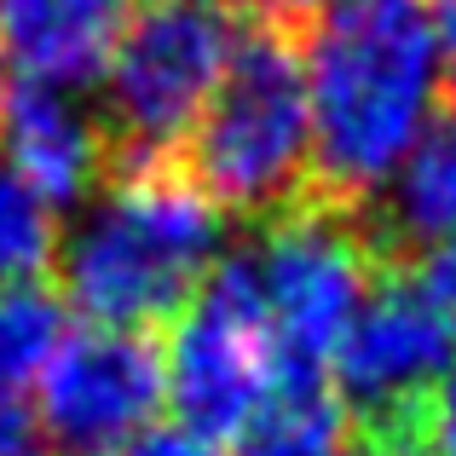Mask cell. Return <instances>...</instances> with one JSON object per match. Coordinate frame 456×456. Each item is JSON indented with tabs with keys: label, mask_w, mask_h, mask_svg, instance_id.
<instances>
[{
	"label": "cell",
	"mask_w": 456,
	"mask_h": 456,
	"mask_svg": "<svg viewBox=\"0 0 456 456\" xmlns=\"http://www.w3.org/2000/svg\"><path fill=\"white\" fill-rule=\"evenodd\" d=\"M127 23V0H0V58L23 81L81 93L104 76Z\"/></svg>",
	"instance_id": "30bf717a"
},
{
	"label": "cell",
	"mask_w": 456,
	"mask_h": 456,
	"mask_svg": "<svg viewBox=\"0 0 456 456\" xmlns=\"http://www.w3.org/2000/svg\"><path fill=\"white\" fill-rule=\"evenodd\" d=\"M122 456H232V451H220V439L197 434V428L167 422V428H151V434H139Z\"/></svg>",
	"instance_id": "2e32d148"
},
{
	"label": "cell",
	"mask_w": 456,
	"mask_h": 456,
	"mask_svg": "<svg viewBox=\"0 0 456 456\" xmlns=\"http://www.w3.org/2000/svg\"><path fill=\"white\" fill-rule=\"evenodd\" d=\"M312 185L318 202L364 214L439 116V58L428 0H330L306 29Z\"/></svg>",
	"instance_id": "6da1fadb"
},
{
	"label": "cell",
	"mask_w": 456,
	"mask_h": 456,
	"mask_svg": "<svg viewBox=\"0 0 456 456\" xmlns=\"http://www.w3.org/2000/svg\"><path fill=\"white\" fill-rule=\"evenodd\" d=\"M237 266L260 301L283 370L330 376L335 346L376 289V243L364 237L358 214L330 202H295L266 220Z\"/></svg>",
	"instance_id": "277c9868"
},
{
	"label": "cell",
	"mask_w": 456,
	"mask_h": 456,
	"mask_svg": "<svg viewBox=\"0 0 456 456\" xmlns=\"http://www.w3.org/2000/svg\"><path fill=\"white\" fill-rule=\"evenodd\" d=\"M185 174L225 214L295 208L312 179V87L295 35L248 23L202 122L185 139Z\"/></svg>",
	"instance_id": "3957f363"
},
{
	"label": "cell",
	"mask_w": 456,
	"mask_h": 456,
	"mask_svg": "<svg viewBox=\"0 0 456 456\" xmlns=\"http://www.w3.org/2000/svg\"><path fill=\"white\" fill-rule=\"evenodd\" d=\"M411 278L422 283L428 295H434L439 306L456 318V237H445V243H428V248H416V266H411Z\"/></svg>",
	"instance_id": "9a60e30c"
},
{
	"label": "cell",
	"mask_w": 456,
	"mask_h": 456,
	"mask_svg": "<svg viewBox=\"0 0 456 456\" xmlns=\"http://www.w3.org/2000/svg\"><path fill=\"white\" fill-rule=\"evenodd\" d=\"M243 6H248V23H266V29H283V35H306L330 0H243Z\"/></svg>",
	"instance_id": "ac0fdd59"
},
{
	"label": "cell",
	"mask_w": 456,
	"mask_h": 456,
	"mask_svg": "<svg viewBox=\"0 0 456 456\" xmlns=\"http://www.w3.org/2000/svg\"><path fill=\"white\" fill-rule=\"evenodd\" d=\"M41 428L64 456H122L167 404L162 346L145 330L81 323L41 376Z\"/></svg>",
	"instance_id": "52a82bcc"
},
{
	"label": "cell",
	"mask_w": 456,
	"mask_h": 456,
	"mask_svg": "<svg viewBox=\"0 0 456 456\" xmlns=\"http://www.w3.org/2000/svg\"><path fill=\"white\" fill-rule=\"evenodd\" d=\"M58 208L0 156V283H35L46 266H58Z\"/></svg>",
	"instance_id": "5bb4252c"
},
{
	"label": "cell",
	"mask_w": 456,
	"mask_h": 456,
	"mask_svg": "<svg viewBox=\"0 0 456 456\" xmlns=\"http://www.w3.org/2000/svg\"><path fill=\"white\" fill-rule=\"evenodd\" d=\"M162 370L179 428H197L208 439H237V428L278 387L283 358L272 346V330L237 255L220 260V272L197 289V301L174 318Z\"/></svg>",
	"instance_id": "8992f818"
},
{
	"label": "cell",
	"mask_w": 456,
	"mask_h": 456,
	"mask_svg": "<svg viewBox=\"0 0 456 456\" xmlns=\"http://www.w3.org/2000/svg\"><path fill=\"white\" fill-rule=\"evenodd\" d=\"M23 445V416L18 411H0V456H12Z\"/></svg>",
	"instance_id": "44dd1931"
},
{
	"label": "cell",
	"mask_w": 456,
	"mask_h": 456,
	"mask_svg": "<svg viewBox=\"0 0 456 456\" xmlns=\"http://www.w3.org/2000/svg\"><path fill=\"white\" fill-rule=\"evenodd\" d=\"M456 370V318L411 272L376 278L370 301L358 306L353 330L330 358V381L346 411L370 416V428L416 422L428 399Z\"/></svg>",
	"instance_id": "ba28073f"
},
{
	"label": "cell",
	"mask_w": 456,
	"mask_h": 456,
	"mask_svg": "<svg viewBox=\"0 0 456 456\" xmlns=\"http://www.w3.org/2000/svg\"><path fill=\"white\" fill-rule=\"evenodd\" d=\"M346 456H434V451H428L416 422H387V428H370L364 439H353Z\"/></svg>",
	"instance_id": "d6986e66"
},
{
	"label": "cell",
	"mask_w": 456,
	"mask_h": 456,
	"mask_svg": "<svg viewBox=\"0 0 456 456\" xmlns=\"http://www.w3.org/2000/svg\"><path fill=\"white\" fill-rule=\"evenodd\" d=\"M416 428H422V439H428L434 456H456V370L439 381V393L428 399V411L416 416Z\"/></svg>",
	"instance_id": "e0dca14e"
},
{
	"label": "cell",
	"mask_w": 456,
	"mask_h": 456,
	"mask_svg": "<svg viewBox=\"0 0 456 456\" xmlns=\"http://www.w3.org/2000/svg\"><path fill=\"white\" fill-rule=\"evenodd\" d=\"M387 237L404 248L456 237V104L434 116L422 145L387 185Z\"/></svg>",
	"instance_id": "7c38bea8"
},
{
	"label": "cell",
	"mask_w": 456,
	"mask_h": 456,
	"mask_svg": "<svg viewBox=\"0 0 456 456\" xmlns=\"http://www.w3.org/2000/svg\"><path fill=\"white\" fill-rule=\"evenodd\" d=\"M12 456H64V451H58V445H18Z\"/></svg>",
	"instance_id": "7402d4cb"
},
{
	"label": "cell",
	"mask_w": 456,
	"mask_h": 456,
	"mask_svg": "<svg viewBox=\"0 0 456 456\" xmlns=\"http://www.w3.org/2000/svg\"><path fill=\"white\" fill-rule=\"evenodd\" d=\"M232 46L237 29L214 0H151L134 12L99 76L110 145L127 162H174L208 110Z\"/></svg>",
	"instance_id": "5b68a950"
},
{
	"label": "cell",
	"mask_w": 456,
	"mask_h": 456,
	"mask_svg": "<svg viewBox=\"0 0 456 456\" xmlns=\"http://www.w3.org/2000/svg\"><path fill=\"white\" fill-rule=\"evenodd\" d=\"M353 411L318 370H283L260 411L237 428L232 456H346Z\"/></svg>",
	"instance_id": "8fae6325"
},
{
	"label": "cell",
	"mask_w": 456,
	"mask_h": 456,
	"mask_svg": "<svg viewBox=\"0 0 456 456\" xmlns=\"http://www.w3.org/2000/svg\"><path fill=\"white\" fill-rule=\"evenodd\" d=\"M0 156L53 208L87 202L110 162V127L76 87L18 81L0 99Z\"/></svg>",
	"instance_id": "9c48e42d"
},
{
	"label": "cell",
	"mask_w": 456,
	"mask_h": 456,
	"mask_svg": "<svg viewBox=\"0 0 456 456\" xmlns=\"http://www.w3.org/2000/svg\"><path fill=\"white\" fill-rule=\"evenodd\" d=\"M225 208L174 162H127L58 248L64 295L87 323L156 330L220 272Z\"/></svg>",
	"instance_id": "7a4b0ae2"
},
{
	"label": "cell",
	"mask_w": 456,
	"mask_h": 456,
	"mask_svg": "<svg viewBox=\"0 0 456 456\" xmlns=\"http://www.w3.org/2000/svg\"><path fill=\"white\" fill-rule=\"evenodd\" d=\"M64 335V306L41 283H0V411H18L23 393L41 387Z\"/></svg>",
	"instance_id": "4fadbf2b"
},
{
	"label": "cell",
	"mask_w": 456,
	"mask_h": 456,
	"mask_svg": "<svg viewBox=\"0 0 456 456\" xmlns=\"http://www.w3.org/2000/svg\"><path fill=\"white\" fill-rule=\"evenodd\" d=\"M0 69H6V58H0ZM0 99H6V93H0Z\"/></svg>",
	"instance_id": "603a6c76"
},
{
	"label": "cell",
	"mask_w": 456,
	"mask_h": 456,
	"mask_svg": "<svg viewBox=\"0 0 456 456\" xmlns=\"http://www.w3.org/2000/svg\"><path fill=\"white\" fill-rule=\"evenodd\" d=\"M428 23H434L439 58H445V76L456 81V0H428Z\"/></svg>",
	"instance_id": "ffe728a7"
}]
</instances>
